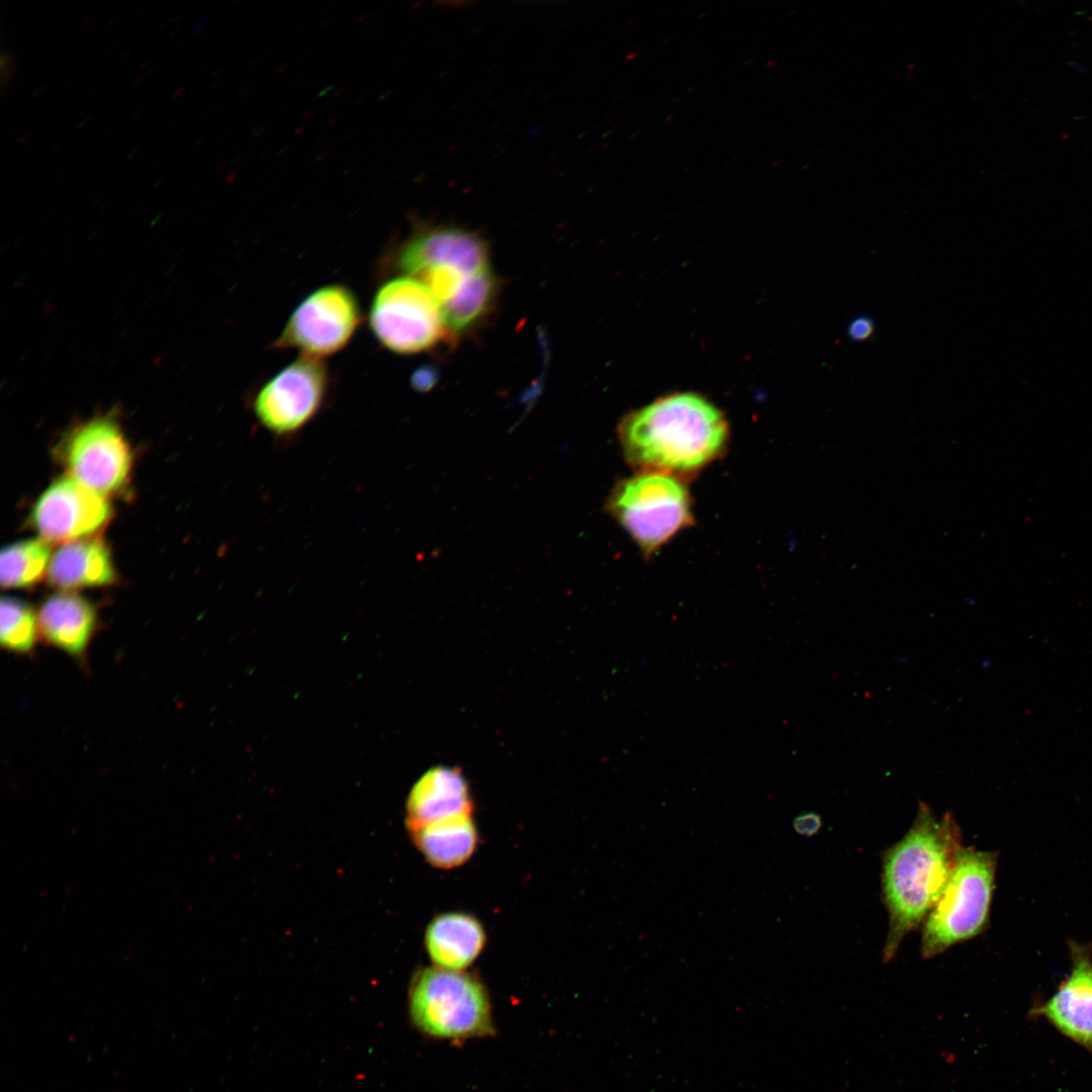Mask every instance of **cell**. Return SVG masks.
I'll return each instance as SVG.
<instances>
[{
	"mask_svg": "<svg viewBox=\"0 0 1092 1092\" xmlns=\"http://www.w3.org/2000/svg\"><path fill=\"white\" fill-rule=\"evenodd\" d=\"M617 434L625 460L637 472L685 479L725 453L729 425L708 398L686 391L658 397L628 413Z\"/></svg>",
	"mask_w": 1092,
	"mask_h": 1092,
	"instance_id": "cell-1",
	"label": "cell"
},
{
	"mask_svg": "<svg viewBox=\"0 0 1092 1092\" xmlns=\"http://www.w3.org/2000/svg\"><path fill=\"white\" fill-rule=\"evenodd\" d=\"M962 845L961 830L946 812L937 819L919 802L913 824L883 857V897L889 916L884 962L926 919L941 896Z\"/></svg>",
	"mask_w": 1092,
	"mask_h": 1092,
	"instance_id": "cell-2",
	"label": "cell"
},
{
	"mask_svg": "<svg viewBox=\"0 0 1092 1092\" xmlns=\"http://www.w3.org/2000/svg\"><path fill=\"white\" fill-rule=\"evenodd\" d=\"M997 853L962 847L945 888L923 924L921 956L932 959L972 939L986 927L995 885Z\"/></svg>",
	"mask_w": 1092,
	"mask_h": 1092,
	"instance_id": "cell-3",
	"label": "cell"
},
{
	"mask_svg": "<svg viewBox=\"0 0 1092 1092\" xmlns=\"http://www.w3.org/2000/svg\"><path fill=\"white\" fill-rule=\"evenodd\" d=\"M606 510L647 558L694 524L685 479L660 472L638 471L619 480L607 498Z\"/></svg>",
	"mask_w": 1092,
	"mask_h": 1092,
	"instance_id": "cell-4",
	"label": "cell"
},
{
	"mask_svg": "<svg viewBox=\"0 0 1092 1092\" xmlns=\"http://www.w3.org/2000/svg\"><path fill=\"white\" fill-rule=\"evenodd\" d=\"M410 1012L426 1034L463 1039L492 1034L490 1002L481 982L464 971L426 968L413 980Z\"/></svg>",
	"mask_w": 1092,
	"mask_h": 1092,
	"instance_id": "cell-5",
	"label": "cell"
},
{
	"mask_svg": "<svg viewBox=\"0 0 1092 1092\" xmlns=\"http://www.w3.org/2000/svg\"><path fill=\"white\" fill-rule=\"evenodd\" d=\"M375 338L397 354H416L435 347L450 336L442 308L420 280L400 276L382 284L369 312Z\"/></svg>",
	"mask_w": 1092,
	"mask_h": 1092,
	"instance_id": "cell-6",
	"label": "cell"
},
{
	"mask_svg": "<svg viewBox=\"0 0 1092 1092\" xmlns=\"http://www.w3.org/2000/svg\"><path fill=\"white\" fill-rule=\"evenodd\" d=\"M361 323L355 294L341 284L323 286L294 309L274 346L321 359L343 349Z\"/></svg>",
	"mask_w": 1092,
	"mask_h": 1092,
	"instance_id": "cell-7",
	"label": "cell"
},
{
	"mask_svg": "<svg viewBox=\"0 0 1092 1092\" xmlns=\"http://www.w3.org/2000/svg\"><path fill=\"white\" fill-rule=\"evenodd\" d=\"M62 458L71 477L103 496L127 483L132 464L121 429L106 417L75 428L65 440Z\"/></svg>",
	"mask_w": 1092,
	"mask_h": 1092,
	"instance_id": "cell-8",
	"label": "cell"
},
{
	"mask_svg": "<svg viewBox=\"0 0 1092 1092\" xmlns=\"http://www.w3.org/2000/svg\"><path fill=\"white\" fill-rule=\"evenodd\" d=\"M328 386L323 361L301 356L260 388L253 403L255 416L276 435L295 433L318 412Z\"/></svg>",
	"mask_w": 1092,
	"mask_h": 1092,
	"instance_id": "cell-9",
	"label": "cell"
},
{
	"mask_svg": "<svg viewBox=\"0 0 1092 1092\" xmlns=\"http://www.w3.org/2000/svg\"><path fill=\"white\" fill-rule=\"evenodd\" d=\"M111 516L112 509L105 496L65 476L42 492L30 519L40 539L66 544L95 533Z\"/></svg>",
	"mask_w": 1092,
	"mask_h": 1092,
	"instance_id": "cell-10",
	"label": "cell"
},
{
	"mask_svg": "<svg viewBox=\"0 0 1092 1092\" xmlns=\"http://www.w3.org/2000/svg\"><path fill=\"white\" fill-rule=\"evenodd\" d=\"M395 266L414 278L439 268L470 275L489 268L488 248L480 236L468 230L421 223L398 248Z\"/></svg>",
	"mask_w": 1092,
	"mask_h": 1092,
	"instance_id": "cell-11",
	"label": "cell"
},
{
	"mask_svg": "<svg viewBox=\"0 0 1092 1092\" xmlns=\"http://www.w3.org/2000/svg\"><path fill=\"white\" fill-rule=\"evenodd\" d=\"M1071 954L1070 975L1054 996L1034 1011L1062 1034L1092 1052V962L1079 945L1072 946Z\"/></svg>",
	"mask_w": 1092,
	"mask_h": 1092,
	"instance_id": "cell-12",
	"label": "cell"
},
{
	"mask_svg": "<svg viewBox=\"0 0 1092 1092\" xmlns=\"http://www.w3.org/2000/svg\"><path fill=\"white\" fill-rule=\"evenodd\" d=\"M471 812L469 787L461 770L439 765L428 769L412 788L406 801V825L411 831L440 819Z\"/></svg>",
	"mask_w": 1092,
	"mask_h": 1092,
	"instance_id": "cell-13",
	"label": "cell"
},
{
	"mask_svg": "<svg viewBox=\"0 0 1092 1092\" xmlns=\"http://www.w3.org/2000/svg\"><path fill=\"white\" fill-rule=\"evenodd\" d=\"M37 621L39 636L48 644L81 660L96 631L97 613L86 599L62 592L42 602Z\"/></svg>",
	"mask_w": 1092,
	"mask_h": 1092,
	"instance_id": "cell-14",
	"label": "cell"
},
{
	"mask_svg": "<svg viewBox=\"0 0 1092 1092\" xmlns=\"http://www.w3.org/2000/svg\"><path fill=\"white\" fill-rule=\"evenodd\" d=\"M116 578L109 548L99 537L64 544L53 555L48 570L50 584L64 592L109 585Z\"/></svg>",
	"mask_w": 1092,
	"mask_h": 1092,
	"instance_id": "cell-15",
	"label": "cell"
},
{
	"mask_svg": "<svg viewBox=\"0 0 1092 1092\" xmlns=\"http://www.w3.org/2000/svg\"><path fill=\"white\" fill-rule=\"evenodd\" d=\"M425 942L436 967L463 971L483 949L485 933L481 923L472 915L445 913L430 922Z\"/></svg>",
	"mask_w": 1092,
	"mask_h": 1092,
	"instance_id": "cell-16",
	"label": "cell"
},
{
	"mask_svg": "<svg viewBox=\"0 0 1092 1092\" xmlns=\"http://www.w3.org/2000/svg\"><path fill=\"white\" fill-rule=\"evenodd\" d=\"M410 832L429 863L444 870L466 862L477 845V829L471 814L440 819Z\"/></svg>",
	"mask_w": 1092,
	"mask_h": 1092,
	"instance_id": "cell-17",
	"label": "cell"
},
{
	"mask_svg": "<svg viewBox=\"0 0 1092 1092\" xmlns=\"http://www.w3.org/2000/svg\"><path fill=\"white\" fill-rule=\"evenodd\" d=\"M498 291V282L490 268L468 275L456 292L441 304L450 333H466L488 314Z\"/></svg>",
	"mask_w": 1092,
	"mask_h": 1092,
	"instance_id": "cell-18",
	"label": "cell"
},
{
	"mask_svg": "<svg viewBox=\"0 0 1092 1092\" xmlns=\"http://www.w3.org/2000/svg\"><path fill=\"white\" fill-rule=\"evenodd\" d=\"M51 559V548L42 539L24 540L3 548L0 556L2 587L34 585L48 572Z\"/></svg>",
	"mask_w": 1092,
	"mask_h": 1092,
	"instance_id": "cell-19",
	"label": "cell"
},
{
	"mask_svg": "<svg viewBox=\"0 0 1092 1092\" xmlns=\"http://www.w3.org/2000/svg\"><path fill=\"white\" fill-rule=\"evenodd\" d=\"M39 635L37 614L25 602L14 598L1 600L0 641L10 652L32 651Z\"/></svg>",
	"mask_w": 1092,
	"mask_h": 1092,
	"instance_id": "cell-20",
	"label": "cell"
},
{
	"mask_svg": "<svg viewBox=\"0 0 1092 1092\" xmlns=\"http://www.w3.org/2000/svg\"><path fill=\"white\" fill-rule=\"evenodd\" d=\"M875 332V325L871 317L867 315H858L854 317L848 325L847 334L850 340L855 342L867 341L872 338Z\"/></svg>",
	"mask_w": 1092,
	"mask_h": 1092,
	"instance_id": "cell-21",
	"label": "cell"
},
{
	"mask_svg": "<svg viewBox=\"0 0 1092 1092\" xmlns=\"http://www.w3.org/2000/svg\"><path fill=\"white\" fill-rule=\"evenodd\" d=\"M822 826L821 817L813 812L803 813L795 818L793 827L797 833L804 836L816 834Z\"/></svg>",
	"mask_w": 1092,
	"mask_h": 1092,
	"instance_id": "cell-22",
	"label": "cell"
},
{
	"mask_svg": "<svg viewBox=\"0 0 1092 1092\" xmlns=\"http://www.w3.org/2000/svg\"><path fill=\"white\" fill-rule=\"evenodd\" d=\"M202 26H203V20L202 19L197 21L196 23H194V25L192 27V30H191L190 37L196 36Z\"/></svg>",
	"mask_w": 1092,
	"mask_h": 1092,
	"instance_id": "cell-23",
	"label": "cell"
},
{
	"mask_svg": "<svg viewBox=\"0 0 1092 1092\" xmlns=\"http://www.w3.org/2000/svg\"><path fill=\"white\" fill-rule=\"evenodd\" d=\"M43 88H44V86H43V84H42V83H41V84H39V85H37V86H36V87H35V88H34V89L32 90V93H31L32 97H37V96H38V95H39V94L41 93V91L43 90Z\"/></svg>",
	"mask_w": 1092,
	"mask_h": 1092,
	"instance_id": "cell-24",
	"label": "cell"
},
{
	"mask_svg": "<svg viewBox=\"0 0 1092 1092\" xmlns=\"http://www.w3.org/2000/svg\"><path fill=\"white\" fill-rule=\"evenodd\" d=\"M30 134H31V132H30V131H27L26 133L22 134V135H21V136H20V138L18 139V141H17V145H18V146H21V145H23V144H24V143H25V142L27 141V139H28V138L30 136Z\"/></svg>",
	"mask_w": 1092,
	"mask_h": 1092,
	"instance_id": "cell-25",
	"label": "cell"
},
{
	"mask_svg": "<svg viewBox=\"0 0 1092 1092\" xmlns=\"http://www.w3.org/2000/svg\"><path fill=\"white\" fill-rule=\"evenodd\" d=\"M139 153H140V147H136L128 154L126 159L127 160H132V159H134L135 157L139 156Z\"/></svg>",
	"mask_w": 1092,
	"mask_h": 1092,
	"instance_id": "cell-26",
	"label": "cell"
},
{
	"mask_svg": "<svg viewBox=\"0 0 1092 1092\" xmlns=\"http://www.w3.org/2000/svg\"><path fill=\"white\" fill-rule=\"evenodd\" d=\"M184 88H185V87H184L183 85H182L181 87H179V88H178V89H177V90H176V91H175V92H174V93L172 94V99H177V98H179V97L181 96V94L183 93V91H184Z\"/></svg>",
	"mask_w": 1092,
	"mask_h": 1092,
	"instance_id": "cell-27",
	"label": "cell"
},
{
	"mask_svg": "<svg viewBox=\"0 0 1092 1092\" xmlns=\"http://www.w3.org/2000/svg\"><path fill=\"white\" fill-rule=\"evenodd\" d=\"M145 78H146V75H141V76H140L139 78H136V79H135V80H134V81L132 82V87H136V86H139V85H140V84H141V83H142V82H143V81L145 80Z\"/></svg>",
	"mask_w": 1092,
	"mask_h": 1092,
	"instance_id": "cell-28",
	"label": "cell"
},
{
	"mask_svg": "<svg viewBox=\"0 0 1092 1092\" xmlns=\"http://www.w3.org/2000/svg\"><path fill=\"white\" fill-rule=\"evenodd\" d=\"M151 61H152V59H151V58H150V59H147V60H145V61H143V62H142V64L140 65V67H139V68H140V70H143V69H145L146 67H148V66H149V64L151 63Z\"/></svg>",
	"mask_w": 1092,
	"mask_h": 1092,
	"instance_id": "cell-29",
	"label": "cell"
},
{
	"mask_svg": "<svg viewBox=\"0 0 1092 1092\" xmlns=\"http://www.w3.org/2000/svg\"><path fill=\"white\" fill-rule=\"evenodd\" d=\"M143 112H144V110H143V109H141V110H139L138 112H135V113H134V115H133V117H132V119H133V120L140 119V118H141V117L143 116V114H144Z\"/></svg>",
	"mask_w": 1092,
	"mask_h": 1092,
	"instance_id": "cell-30",
	"label": "cell"
},
{
	"mask_svg": "<svg viewBox=\"0 0 1092 1092\" xmlns=\"http://www.w3.org/2000/svg\"><path fill=\"white\" fill-rule=\"evenodd\" d=\"M62 147H63V143H60V144H58V145H57V146H56V147H55V148L53 149V151H52V152H53V154H56V153H58V152L60 151V149H61Z\"/></svg>",
	"mask_w": 1092,
	"mask_h": 1092,
	"instance_id": "cell-31",
	"label": "cell"
},
{
	"mask_svg": "<svg viewBox=\"0 0 1092 1092\" xmlns=\"http://www.w3.org/2000/svg\"><path fill=\"white\" fill-rule=\"evenodd\" d=\"M186 44H187V41H186V39H185V40H184L183 42H181V43H180V44H179V46L177 47V48H178L177 50H178V51H182V50H183V49H184V48L186 47Z\"/></svg>",
	"mask_w": 1092,
	"mask_h": 1092,
	"instance_id": "cell-32",
	"label": "cell"
},
{
	"mask_svg": "<svg viewBox=\"0 0 1092 1092\" xmlns=\"http://www.w3.org/2000/svg\"><path fill=\"white\" fill-rule=\"evenodd\" d=\"M23 85H24V82H21V83H20V84H19V85H18L17 87H14V88H13V90H12V93H16V92H18V91H19V89H20V88H21V87H22Z\"/></svg>",
	"mask_w": 1092,
	"mask_h": 1092,
	"instance_id": "cell-33",
	"label": "cell"
},
{
	"mask_svg": "<svg viewBox=\"0 0 1092 1092\" xmlns=\"http://www.w3.org/2000/svg\"><path fill=\"white\" fill-rule=\"evenodd\" d=\"M98 87H99V83H96V84H95L94 86H92V87H91V88L89 89V92H90V93H93V92H95V91H96V89H97Z\"/></svg>",
	"mask_w": 1092,
	"mask_h": 1092,
	"instance_id": "cell-34",
	"label": "cell"
},
{
	"mask_svg": "<svg viewBox=\"0 0 1092 1092\" xmlns=\"http://www.w3.org/2000/svg\"><path fill=\"white\" fill-rule=\"evenodd\" d=\"M131 52H132V50H131V49H130V50H127V51H126V52H125V53H124V54H123V55L121 56V58H122V59H125V58H127V57H128L129 55H130V53H131Z\"/></svg>",
	"mask_w": 1092,
	"mask_h": 1092,
	"instance_id": "cell-35",
	"label": "cell"
},
{
	"mask_svg": "<svg viewBox=\"0 0 1092 1092\" xmlns=\"http://www.w3.org/2000/svg\"><path fill=\"white\" fill-rule=\"evenodd\" d=\"M15 129H16V127H13V128H11V129H10V130H9V131L7 132L6 136H11V135L13 134V132L15 131Z\"/></svg>",
	"mask_w": 1092,
	"mask_h": 1092,
	"instance_id": "cell-36",
	"label": "cell"
},
{
	"mask_svg": "<svg viewBox=\"0 0 1092 1092\" xmlns=\"http://www.w3.org/2000/svg\"><path fill=\"white\" fill-rule=\"evenodd\" d=\"M47 31H48V30H44V31H42L41 33H39V34H38V35L36 36V39L42 38V37H43V35H44V34L47 33Z\"/></svg>",
	"mask_w": 1092,
	"mask_h": 1092,
	"instance_id": "cell-37",
	"label": "cell"
},
{
	"mask_svg": "<svg viewBox=\"0 0 1092 1092\" xmlns=\"http://www.w3.org/2000/svg\"><path fill=\"white\" fill-rule=\"evenodd\" d=\"M158 166H159V162H156V164L151 167V170H156L158 168Z\"/></svg>",
	"mask_w": 1092,
	"mask_h": 1092,
	"instance_id": "cell-38",
	"label": "cell"
},
{
	"mask_svg": "<svg viewBox=\"0 0 1092 1092\" xmlns=\"http://www.w3.org/2000/svg\"><path fill=\"white\" fill-rule=\"evenodd\" d=\"M62 174H63V171H61L58 175L55 176V180H59L60 177L62 176Z\"/></svg>",
	"mask_w": 1092,
	"mask_h": 1092,
	"instance_id": "cell-39",
	"label": "cell"
},
{
	"mask_svg": "<svg viewBox=\"0 0 1092 1092\" xmlns=\"http://www.w3.org/2000/svg\"><path fill=\"white\" fill-rule=\"evenodd\" d=\"M157 22H158V21H154V22H152L150 26H151V27H153V26H156Z\"/></svg>",
	"mask_w": 1092,
	"mask_h": 1092,
	"instance_id": "cell-40",
	"label": "cell"
}]
</instances>
